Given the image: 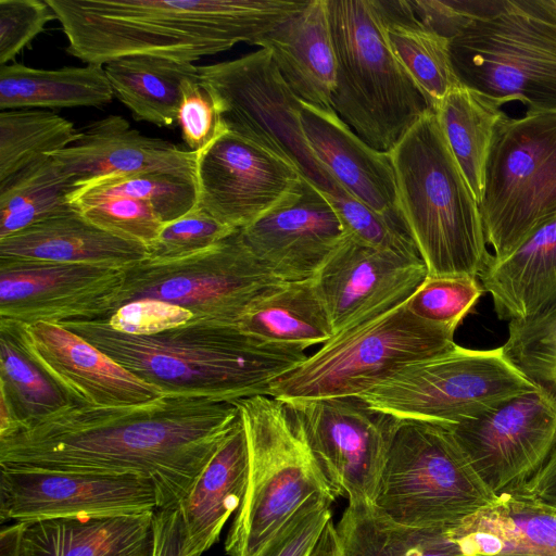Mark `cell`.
Wrapping results in <instances>:
<instances>
[{"label":"cell","mask_w":556,"mask_h":556,"mask_svg":"<svg viewBox=\"0 0 556 556\" xmlns=\"http://www.w3.org/2000/svg\"><path fill=\"white\" fill-rule=\"evenodd\" d=\"M238 420L235 402L185 392L121 406L68 401L0 435V467L140 476L161 507L178 506Z\"/></svg>","instance_id":"cell-1"},{"label":"cell","mask_w":556,"mask_h":556,"mask_svg":"<svg viewBox=\"0 0 556 556\" xmlns=\"http://www.w3.org/2000/svg\"><path fill=\"white\" fill-rule=\"evenodd\" d=\"M308 0H46L66 52L104 65L129 55L181 63L254 45Z\"/></svg>","instance_id":"cell-2"},{"label":"cell","mask_w":556,"mask_h":556,"mask_svg":"<svg viewBox=\"0 0 556 556\" xmlns=\"http://www.w3.org/2000/svg\"><path fill=\"white\" fill-rule=\"evenodd\" d=\"M61 326L165 392L229 402L269 395L271 382L307 357L301 348L263 341L239 326L193 318L152 336L117 331L108 319Z\"/></svg>","instance_id":"cell-3"},{"label":"cell","mask_w":556,"mask_h":556,"mask_svg":"<svg viewBox=\"0 0 556 556\" xmlns=\"http://www.w3.org/2000/svg\"><path fill=\"white\" fill-rule=\"evenodd\" d=\"M402 213L428 276L478 277L489 252L479 203L428 110L390 151Z\"/></svg>","instance_id":"cell-4"},{"label":"cell","mask_w":556,"mask_h":556,"mask_svg":"<svg viewBox=\"0 0 556 556\" xmlns=\"http://www.w3.org/2000/svg\"><path fill=\"white\" fill-rule=\"evenodd\" d=\"M235 404L247 437L249 475L225 551L256 556L307 503L338 496L282 401L257 395Z\"/></svg>","instance_id":"cell-5"},{"label":"cell","mask_w":556,"mask_h":556,"mask_svg":"<svg viewBox=\"0 0 556 556\" xmlns=\"http://www.w3.org/2000/svg\"><path fill=\"white\" fill-rule=\"evenodd\" d=\"M337 58L332 110L366 143L390 152L430 110L391 50L378 0H327Z\"/></svg>","instance_id":"cell-6"},{"label":"cell","mask_w":556,"mask_h":556,"mask_svg":"<svg viewBox=\"0 0 556 556\" xmlns=\"http://www.w3.org/2000/svg\"><path fill=\"white\" fill-rule=\"evenodd\" d=\"M459 85L527 112H556V0H496L450 39Z\"/></svg>","instance_id":"cell-7"},{"label":"cell","mask_w":556,"mask_h":556,"mask_svg":"<svg viewBox=\"0 0 556 556\" xmlns=\"http://www.w3.org/2000/svg\"><path fill=\"white\" fill-rule=\"evenodd\" d=\"M495 497L447 426L397 421L374 501L384 516L405 527L441 530Z\"/></svg>","instance_id":"cell-8"},{"label":"cell","mask_w":556,"mask_h":556,"mask_svg":"<svg viewBox=\"0 0 556 556\" xmlns=\"http://www.w3.org/2000/svg\"><path fill=\"white\" fill-rule=\"evenodd\" d=\"M455 330L415 316L405 302L333 336L273 381L269 396L283 402L361 396L404 366L454 348Z\"/></svg>","instance_id":"cell-9"},{"label":"cell","mask_w":556,"mask_h":556,"mask_svg":"<svg viewBox=\"0 0 556 556\" xmlns=\"http://www.w3.org/2000/svg\"><path fill=\"white\" fill-rule=\"evenodd\" d=\"M479 210L493 258L515 250L556 217V112H526L497 123Z\"/></svg>","instance_id":"cell-10"},{"label":"cell","mask_w":556,"mask_h":556,"mask_svg":"<svg viewBox=\"0 0 556 556\" xmlns=\"http://www.w3.org/2000/svg\"><path fill=\"white\" fill-rule=\"evenodd\" d=\"M538 388L502 346L448 351L408 364L359 397L399 420L452 426Z\"/></svg>","instance_id":"cell-11"},{"label":"cell","mask_w":556,"mask_h":556,"mask_svg":"<svg viewBox=\"0 0 556 556\" xmlns=\"http://www.w3.org/2000/svg\"><path fill=\"white\" fill-rule=\"evenodd\" d=\"M280 282L239 229L195 253L147 257L126 268L117 308L135 300L156 299L189 309L193 319L238 326L249 307Z\"/></svg>","instance_id":"cell-12"},{"label":"cell","mask_w":556,"mask_h":556,"mask_svg":"<svg viewBox=\"0 0 556 556\" xmlns=\"http://www.w3.org/2000/svg\"><path fill=\"white\" fill-rule=\"evenodd\" d=\"M226 129L254 139L294 164L330 199L350 197L312 151L301 124L302 101L264 48L199 66Z\"/></svg>","instance_id":"cell-13"},{"label":"cell","mask_w":556,"mask_h":556,"mask_svg":"<svg viewBox=\"0 0 556 556\" xmlns=\"http://www.w3.org/2000/svg\"><path fill=\"white\" fill-rule=\"evenodd\" d=\"M283 403L337 496L374 504L399 419L359 396Z\"/></svg>","instance_id":"cell-14"},{"label":"cell","mask_w":556,"mask_h":556,"mask_svg":"<svg viewBox=\"0 0 556 556\" xmlns=\"http://www.w3.org/2000/svg\"><path fill=\"white\" fill-rule=\"evenodd\" d=\"M305 178L267 146L225 129L198 152V206L242 229L280 204Z\"/></svg>","instance_id":"cell-15"},{"label":"cell","mask_w":556,"mask_h":556,"mask_svg":"<svg viewBox=\"0 0 556 556\" xmlns=\"http://www.w3.org/2000/svg\"><path fill=\"white\" fill-rule=\"evenodd\" d=\"M447 427L498 494L521 486L545 463L556 443V400L536 389Z\"/></svg>","instance_id":"cell-16"},{"label":"cell","mask_w":556,"mask_h":556,"mask_svg":"<svg viewBox=\"0 0 556 556\" xmlns=\"http://www.w3.org/2000/svg\"><path fill=\"white\" fill-rule=\"evenodd\" d=\"M126 268L0 258V319L21 324L109 319Z\"/></svg>","instance_id":"cell-17"},{"label":"cell","mask_w":556,"mask_h":556,"mask_svg":"<svg viewBox=\"0 0 556 556\" xmlns=\"http://www.w3.org/2000/svg\"><path fill=\"white\" fill-rule=\"evenodd\" d=\"M161 505L155 483L140 476L0 467L2 522L142 514Z\"/></svg>","instance_id":"cell-18"},{"label":"cell","mask_w":556,"mask_h":556,"mask_svg":"<svg viewBox=\"0 0 556 556\" xmlns=\"http://www.w3.org/2000/svg\"><path fill=\"white\" fill-rule=\"evenodd\" d=\"M5 332L68 401L94 406L135 405L164 393L67 328L0 319Z\"/></svg>","instance_id":"cell-19"},{"label":"cell","mask_w":556,"mask_h":556,"mask_svg":"<svg viewBox=\"0 0 556 556\" xmlns=\"http://www.w3.org/2000/svg\"><path fill=\"white\" fill-rule=\"evenodd\" d=\"M427 275L421 258L376 249L345 235L314 279L337 336L404 304Z\"/></svg>","instance_id":"cell-20"},{"label":"cell","mask_w":556,"mask_h":556,"mask_svg":"<svg viewBox=\"0 0 556 556\" xmlns=\"http://www.w3.org/2000/svg\"><path fill=\"white\" fill-rule=\"evenodd\" d=\"M240 233L262 264L287 282L315 278L345 237L332 204L306 178Z\"/></svg>","instance_id":"cell-21"},{"label":"cell","mask_w":556,"mask_h":556,"mask_svg":"<svg viewBox=\"0 0 556 556\" xmlns=\"http://www.w3.org/2000/svg\"><path fill=\"white\" fill-rule=\"evenodd\" d=\"M450 556H556V507L515 488L459 522L429 530Z\"/></svg>","instance_id":"cell-22"},{"label":"cell","mask_w":556,"mask_h":556,"mask_svg":"<svg viewBox=\"0 0 556 556\" xmlns=\"http://www.w3.org/2000/svg\"><path fill=\"white\" fill-rule=\"evenodd\" d=\"M154 513L15 522L0 556H153Z\"/></svg>","instance_id":"cell-23"},{"label":"cell","mask_w":556,"mask_h":556,"mask_svg":"<svg viewBox=\"0 0 556 556\" xmlns=\"http://www.w3.org/2000/svg\"><path fill=\"white\" fill-rule=\"evenodd\" d=\"M301 124L312 151L339 185L351 197L409 233L390 152L370 147L333 110L302 101Z\"/></svg>","instance_id":"cell-24"},{"label":"cell","mask_w":556,"mask_h":556,"mask_svg":"<svg viewBox=\"0 0 556 556\" xmlns=\"http://www.w3.org/2000/svg\"><path fill=\"white\" fill-rule=\"evenodd\" d=\"M50 156L78 186L106 176L150 172L195 180L198 153L147 137L124 117L109 115L89 124L74 143Z\"/></svg>","instance_id":"cell-25"},{"label":"cell","mask_w":556,"mask_h":556,"mask_svg":"<svg viewBox=\"0 0 556 556\" xmlns=\"http://www.w3.org/2000/svg\"><path fill=\"white\" fill-rule=\"evenodd\" d=\"M254 46L268 50L283 80L301 101L332 110L337 58L327 0H308Z\"/></svg>","instance_id":"cell-26"},{"label":"cell","mask_w":556,"mask_h":556,"mask_svg":"<svg viewBox=\"0 0 556 556\" xmlns=\"http://www.w3.org/2000/svg\"><path fill=\"white\" fill-rule=\"evenodd\" d=\"M249 475L247 437L239 420L178 505L182 556H201L243 500Z\"/></svg>","instance_id":"cell-27"},{"label":"cell","mask_w":556,"mask_h":556,"mask_svg":"<svg viewBox=\"0 0 556 556\" xmlns=\"http://www.w3.org/2000/svg\"><path fill=\"white\" fill-rule=\"evenodd\" d=\"M148 256L146 245L100 228L79 212L41 222L0 239V258L128 268Z\"/></svg>","instance_id":"cell-28"},{"label":"cell","mask_w":556,"mask_h":556,"mask_svg":"<svg viewBox=\"0 0 556 556\" xmlns=\"http://www.w3.org/2000/svg\"><path fill=\"white\" fill-rule=\"evenodd\" d=\"M501 319L534 315L556 299V217L502 258L489 254L478 274Z\"/></svg>","instance_id":"cell-29"},{"label":"cell","mask_w":556,"mask_h":556,"mask_svg":"<svg viewBox=\"0 0 556 556\" xmlns=\"http://www.w3.org/2000/svg\"><path fill=\"white\" fill-rule=\"evenodd\" d=\"M238 326L263 341L303 350L333 337L314 278L274 286L249 307Z\"/></svg>","instance_id":"cell-30"},{"label":"cell","mask_w":556,"mask_h":556,"mask_svg":"<svg viewBox=\"0 0 556 556\" xmlns=\"http://www.w3.org/2000/svg\"><path fill=\"white\" fill-rule=\"evenodd\" d=\"M114 97L103 65L40 70L0 65V110L104 106Z\"/></svg>","instance_id":"cell-31"},{"label":"cell","mask_w":556,"mask_h":556,"mask_svg":"<svg viewBox=\"0 0 556 556\" xmlns=\"http://www.w3.org/2000/svg\"><path fill=\"white\" fill-rule=\"evenodd\" d=\"M387 41L424 93L430 110L459 85L450 40L422 23L409 0H378Z\"/></svg>","instance_id":"cell-32"},{"label":"cell","mask_w":556,"mask_h":556,"mask_svg":"<svg viewBox=\"0 0 556 556\" xmlns=\"http://www.w3.org/2000/svg\"><path fill=\"white\" fill-rule=\"evenodd\" d=\"M114 96L137 121L156 126L177 122L181 87L199 66L150 55H129L103 65Z\"/></svg>","instance_id":"cell-33"},{"label":"cell","mask_w":556,"mask_h":556,"mask_svg":"<svg viewBox=\"0 0 556 556\" xmlns=\"http://www.w3.org/2000/svg\"><path fill=\"white\" fill-rule=\"evenodd\" d=\"M433 112L479 203L495 127L505 112L498 103L462 85L454 87Z\"/></svg>","instance_id":"cell-34"},{"label":"cell","mask_w":556,"mask_h":556,"mask_svg":"<svg viewBox=\"0 0 556 556\" xmlns=\"http://www.w3.org/2000/svg\"><path fill=\"white\" fill-rule=\"evenodd\" d=\"M74 181L50 155L0 182V239L41 222L78 212Z\"/></svg>","instance_id":"cell-35"},{"label":"cell","mask_w":556,"mask_h":556,"mask_svg":"<svg viewBox=\"0 0 556 556\" xmlns=\"http://www.w3.org/2000/svg\"><path fill=\"white\" fill-rule=\"evenodd\" d=\"M334 526L344 556H450L429 530L399 525L369 502H349Z\"/></svg>","instance_id":"cell-36"},{"label":"cell","mask_w":556,"mask_h":556,"mask_svg":"<svg viewBox=\"0 0 556 556\" xmlns=\"http://www.w3.org/2000/svg\"><path fill=\"white\" fill-rule=\"evenodd\" d=\"M74 124L42 109L0 113V182L45 156L64 150L79 137Z\"/></svg>","instance_id":"cell-37"},{"label":"cell","mask_w":556,"mask_h":556,"mask_svg":"<svg viewBox=\"0 0 556 556\" xmlns=\"http://www.w3.org/2000/svg\"><path fill=\"white\" fill-rule=\"evenodd\" d=\"M126 195L149 204L160 219L170 223L198 205L194 179L163 172L106 176L76 186L70 201Z\"/></svg>","instance_id":"cell-38"},{"label":"cell","mask_w":556,"mask_h":556,"mask_svg":"<svg viewBox=\"0 0 556 556\" xmlns=\"http://www.w3.org/2000/svg\"><path fill=\"white\" fill-rule=\"evenodd\" d=\"M0 397L10 406L15 419L9 431L68 403L59 387L3 331H0Z\"/></svg>","instance_id":"cell-39"},{"label":"cell","mask_w":556,"mask_h":556,"mask_svg":"<svg viewBox=\"0 0 556 556\" xmlns=\"http://www.w3.org/2000/svg\"><path fill=\"white\" fill-rule=\"evenodd\" d=\"M502 349L538 389L556 400V299L530 317L510 320Z\"/></svg>","instance_id":"cell-40"},{"label":"cell","mask_w":556,"mask_h":556,"mask_svg":"<svg viewBox=\"0 0 556 556\" xmlns=\"http://www.w3.org/2000/svg\"><path fill=\"white\" fill-rule=\"evenodd\" d=\"M477 278L427 275L406 306L424 320L456 329L484 291Z\"/></svg>","instance_id":"cell-41"},{"label":"cell","mask_w":556,"mask_h":556,"mask_svg":"<svg viewBox=\"0 0 556 556\" xmlns=\"http://www.w3.org/2000/svg\"><path fill=\"white\" fill-rule=\"evenodd\" d=\"M71 203L92 224L148 249L164 226L149 204L126 195L78 199Z\"/></svg>","instance_id":"cell-42"},{"label":"cell","mask_w":556,"mask_h":556,"mask_svg":"<svg viewBox=\"0 0 556 556\" xmlns=\"http://www.w3.org/2000/svg\"><path fill=\"white\" fill-rule=\"evenodd\" d=\"M329 201L350 238L376 249L420 258L410 235L370 207L353 197Z\"/></svg>","instance_id":"cell-43"},{"label":"cell","mask_w":556,"mask_h":556,"mask_svg":"<svg viewBox=\"0 0 556 556\" xmlns=\"http://www.w3.org/2000/svg\"><path fill=\"white\" fill-rule=\"evenodd\" d=\"M239 229L222 224L198 205L186 215L165 224L149 248L150 258L185 256L210 248Z\"/></svg>","instance_id":"cell-44"},{"label":"cell","mask_w":556,"mask_h":556,"mask_svg":"<svg viewBox=\"0 0 556 556\" xmlns=\"http://www.w3.org/2000/svg\"><path fill=\"white\" fill-rule=\"evenodd\" d=\"M177 123L185 143L197 153L226 129L212 93L199 76L182 84Z\"/></svg>","instance_id":"cell-45"},{"label":"cell","mask_w":556,"mask_h":556,"mask_svg":"<svg viewBox=\"0 0 556 556\" xmlns=\"http://www.w3.org/2000/svg\"><path fill=\"white\" fill-rule=\"evenodd\" d=\"M54 18L46 0H0V65L13 61Z\"/></svg>","instance_id":"cell-46"},{"label":"cell","mask_w":556,"mask_h":556,"mask_svg":"<svg viewBox=\"0 0 556 556\" xmlns=\"http://www.w3.org/2000/svg\"><path fill=\"white\" fill-rule=\"evenodd\" d=\"M330 505L324 498L307 503L256 556H309L332 520Z\"/></svg>","instance_id":"cell-47"},{"label":"cell","mask_w":556,"mask_h":556,"mask_svg":"<svg viewBox=\"0 0 556 556\" xmlns=\"http://www.w3.org/2000/svg\"><path fill=\"white\" fill-rule=\"evenodd\" d=\"M192 312L156 299H140L122 305L108 319L110 326L134 336H152L187 324Z\"/></svg>","instance_id":"cell-48"},{"label":"cell","mask_w":556,"mask_h":556,"mask_svg":"<svg viewBox=\"0 0 556 556\" xmlns=\"http://www.w3.org/2000/svg\"><path fill=\"white\" fill-rule=\"evenodd\" d=\"M417 16L448 40L476 17L488 13L496 0H409Z\"/></svg>","instance_id":"cell-49"},{"label":"cell","mask_w":556,"mask_h":556,"mask_svg":"<svg viewBox=\"0 0 556 556\" xmlns=\"http://www.w3.org/2000/svg\"><path fill=\"white\" fill-rule=\"evenodd\" d=\"M153 556H182V526L178 506L155 510Z\"/></svg>","instance_id":"cell-50"},{"label":"cell","mask_w":556,"mask_h":556,"mask_svg":"<svg viewBox=\"0 0 556 556\" xmlns=\"http://www.w3.org/2000/svg\"><path fill=\"white\" fill-rule=\"evenodd\" d=\"M519 488L556 507V443L542 467Z\"/></svg>","instance_id":"cell-51"},{"label":"cell","mask_w":556,"mask_h":556,"mask_svg":"<svg viewBox=\"0 0 556 556\" xmlns=\"http://www.w3.org/2000/svg\"><path fill=\"white\" fill-rule=\"evenodd\" d=\"M309 556H344L336 526L330 520Z\"/></svg>","instance_id":"cell-52"}]
</instances>
